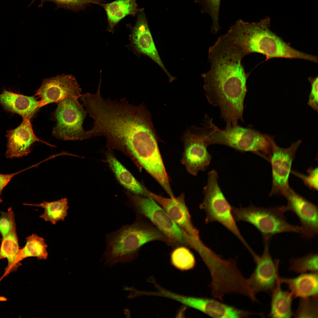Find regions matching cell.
Here are the masks:
<instances>
[{
    "instance_id": "obj_1",
    "label": "cell",
    "mask_w": 318,
    "mask_h": 318,
    "mask_svg": "<svg viewBox=\"0 0 318 318\" xmlns=\"http://www.w3.org/2000/svg\"><path fill=\"white\" fill-rule=\"evenodd\" d=\"M242 49L226 34L219 37L208 50L209 70L202 75L208 102L220 108L221 117L233 120L243 115L249 73L242 62Z\"/></svg>"
},
{
    "instance_id": "obj_2",
    "label": "cell",
    "mask_w": 318,
    "mask_h": 318,
    "mask_svg": "<svg viewBox=\"0 0 318 318\" xmlns=\"http://www.w3.org/2000/svg\"><path fill=\"white\" fill-rule=\"evenodd\" d=\"M270 19L249 23L239 19L230 28L226 34L243 50L245 55L254 52L272 58H295L317 62V56L295 49L269 29Z\"/></svg>"
},
{
    "instance_id": "obj_3",
    "label": "cell",
    "mask_w": 318,
    "mask_h": 318,
    "mask_svg": "<svg viewBox=\"0 0 318 318\" xmlns=\"http://www.w3.org/2000/svg\"><path fill=\"white\" fill-rule=\"evenodd\" d=\"M106 248L103 257L105 264L110 266L119 262H131L137 257L145 244L159 241L168 244L164 235L149 220L136 215L132 224L105 235Z\"/></svg>"
},
{
    "instance_id": "obj_4",
    "label": "cell",
    "mask_w": 318,
    "mask_h": 318,
    "mask_svg": "<svg viewBox=\"0 0 318 318\" xmlns=\"http://www.w3.org/2000/svg\"><path fill=\"white\" fill-rule=\"evenodd\" d=\"M206 126L209 130L206 133L209 143L226 145L241 152H251L261 155H271L272 148L266 134L254 130L237 125L221 130L213 123L212 119Z\"/></svg>"
},
{
    "instance_id": "obj_5",
    "label": "cell",
    "mask_w": 318,
    "mask_h": 318,
    "mask_svg": "<svg viewBox=\"0 0 318 318\" xmlns=\"http://www.w3.org/2000/svg\"><path fill=\"white\" fill-rule=\"evenodd\" d=\"M231 212L236 221H244L253 225L261 234L263 241L282 233H300V226L292 225L286 221L280 206L258 207L251 203L248 207L231 206Z\"/></svg>"
},
{
    "instance_id": "obj_6",
    "label": "cell",
    "mask_w": 318,
    "mask_h": 318,
    "mask_svg": "<svg viewBox=\"0 0 318 318\" xmlns=\"http://www.w3.org/2000/svg\"><path fill=\"white\" fill-rule=\"evenodd\" d=\"M126 205L136 215L149 220L166 237L168 245L174 247H189L191 237L184 233L174 222L166 211L150 197L136 195L129 196Z\"/></svg>"
},
{
    "instance_id": "obj_7",
    "label": "cell",
    "mask_w": 318,
    "mask_h": 318,
    "mask_svg": "<svg viewBox=\"0 0 318 318\" xmlns=\"http://www.w3.org/2000/svg\"><path fill=\"white\" fill-rule=\"evenodd\" d=\"M217 172L215 170L210 171L207 182L203 188L204 198L199 208L205 212L206 223L218 222L233 233L241 241L249 251L252 249L241 234L231 212V206L223 194L218 183Z\"/></svg>"
},
{
    "instance_id": "obj_8",
    "label": "cell",
    "mask_w": 318,
    "mask_h": 318,
    "mask_svg": "<svg viewBox=\"0 0 318 318\" xmlns=\"http://www.w3.org/2000/svg\"><path fill=\"white\" fill-rule=\"evenodd\" d=\"M78 99L68 96L57 102V107L51 118L56 122L52 131L56 138L72 140L87 139V131L83 127L87 112Z\"/></svg>"
},
{
    "instance_id": "obj_9",
    "label": "cell",
    "mask_w": 318,
    "mask_h": 318,
    "mask_svg": "<svg viewBox=\"0 0 318 318\" xmlns=\"http://www.w3.org/2000/svg\"><path fill=\"white\" fill-rule=\"evenodd\" d=\"M266 136L271 145V154L270 158L272 171V185L269 196L283 195L290 187L289 179L292 164L301 140L292 143L287 148L279 147L273 138Z\"/></svg>"
},
{
    "instance_id": "obj_10",
    "label": "cell",
    "mask_w": 318,
    "mask_h": 318,
    "mask_svg": "<svg viewBox=\"0 0 318 318\" xmlns=\"http://www.w3.org/2000/svg\"><path fill=\"white\" fill-rule=\"evenodd\" d=\"M282 196L286 199V206H280L284 213L291 211L298 217L301 224L300 233L304 239H311L318 233L317 206L295 192L290 187Z\"/></svg>"
},
{
    "instance_id": "obj_11",
    "label": "cell",
    "mask_w": 318,
    "mask_h": 318,
    "mask_svg": "<svg viewBox=\"0 0 318 318\" xmlns=\"http://www.w3.org/2000/svg\"><path fill=\"white\" fill-rule=\"evenodd\" d=\"M269 240L264 241V250L255 262L254 269L248 279L250 288L253 295L261 292L270 294L274 289L279 279V260L273 259L270 255Z\"/></svg>"
},
{
    "instance_id": "obj_12",
    "label": "cell",
    "mask_w": 318,
    "mask_h": 318,
    "mask_svg": "<svg viewBox=\"0 0 318 318\" xmlns=\"http://www.w3.org/2000/svg\"><path fill=\"white\" fill-rule=\"evenodd\" d=\"M184 150L181 163L190 174L196 175L199 171L208 168L212 156L207 150L210 145L206 133L198 134L190 131L183 137Z\"/></svg>"
},
{
    "instance_id": "obj_13",
    "label": "cell",
    "mask_w": 318,
    "mask_h": 318,
    "mask_svg": "<svg viewBox=\"0 0 318 318\" xmlns=\"http://www.w3.org/2000/svg\"><path fill=\"white\" fill-rule=\"evenodd\" d=\"M81 89L74 77L63 74L43 80L35 95L40 98V107L68 96L81 97Z\"/></svg>"
},
{
    "instance_id": "obj_14",
    "label": "cell",
    "mask_w": 318,
    "mask_h": 318,
    "mask_svg": "<svg viewBox=\"0 0 318 318\" xmlns=\"http://www.w3.org/2000/svg\"><path fill=\"white\" fill-rule=\"evenodd\" d=\"M143 9L138 13L136 23L132 28L131 45L138 53L146 55L155 62L164 71L170 80L174 77L166 69L159 54L150 32Z\"/></svg>"
},
{
    "instance_id": "obj_15",
    "label": "cell",
    "mask_w": 318,
    "mask_h": 318,
    "mask_svg": "<svg viewBox=\"0 0 318 318\" xmlns=\"http://www.w3.org/2000/svg\"><path fill=\"white\" fill-rule=\"evenodd\" d=\"M30 119L24 118L15 128L7 131V158H19L26 156L31 151V146L36 142H42L52 147L55 146L43 141L35 135Z\"/></svg>"
},
{
    "instance_id": "obj_16",
    "label": "cell",
    "mask_w": 318,
    "mask_h": 318,
    "mask_svg": "<svg viewBox=\"0 0 318 318\" xmlns=\"http://www.w3.org/2000/svg\"><path fill=\"white\" fill-rule=\"evenodd\" d=\"M149 196L166 211L177 225L186 234L200 239L199 231L193 225L186 205L183 193L177 197L166 198L149 191Z\"/></svg>"
},
{
    "instance_id": "obj_17",
    "label": "cell",
    "mask_w": 318,
    "mask_h": 318,
    "mask_svg": "<svg viewBox=\"0 0 318 318\" xmlns=\"http://www.w3.org/2000/svg\"><path fill=\"white\" fill-rule=\"evenodd\" d=\"M0 104L4 109L30 119L40 107L34 96H28L4 90L0 94Z\"/></svg>"
},
{
    "instance_id": "obj_18",
    "label": "cell",
    "mask_w": 318,
    "mask_h": 318,
    "mask_svg": "<svg viewBox=\"0 0 318 318\" xmlns=\"http://www.w3.org/2000/svg\"><path fill=\"white\" fill-rule=\"evenodd\" d=\"M281 283L288 286L294 298L318 296V272L301 273L292 278L279 277Z\"/></svg>"
},
{
    "instance_id": "obj_19",
    "label": "cell",
    "mask_w": 318,
    "mask_h": 318,
    "mask_svg": "<svg viewBox=\"0 0 318 318\" xmlns=\"http://www.w3.org/2000/svg\"><path fill=\"white\" fill-rule=\"evenodd\" d=\"M105 10L108 22L107 30L113 33L115 26L126 16H135L140 9L136 0H116L112 2L100 3Z\"/></svg>"
},
{
    "instance_id": "obj_20",
    "label": "cell",
    "mask_w": 318,
    "mask_h": 318,
    "mask_svg": "<svg viewBox=\"0 0 318 318\" xmlns=\"http://www.w3.org/2000/svg\"><path fill=\"white\" fill-rule=\"evenodd\" d=\"M281 284L279 278L271 293L270 311L268 317L291 318L294 315L292 308L294 297L291 292L282 290Z\"/></svg>"
},
{
    "instance_id": "obj_21",
    "label": "cell",
    "mask_w": 318,
    "mask_h": 318,
    "mask_svg": "<svg viewBox=\"0 0 318 318\" xmlns=\"http://www.w3.org/2000/svg\"><path fill=\"white\" fill-rule=\"evenodd\" d=\"M109 165L120 183L136 195L148 197V191L143 186L118 160L111 155L107 156Z\"/></svg>"
},
{
    "instance_id": "obj_22",
    "label": "cell",
    "mask_w": 318,
    "mask_h": 318,
    "mask_svg": "<svg viewBox=\"0 0 318 318\" xmlns=\"http://www.w3.org/2000/svg\"><path fill=\"white\" fill-rule=\"evenodd\" d=\"M20 249L16 228L6 236L2 238L0 247V259H6L8 261L4 276L19 266L20 263L18 262L17 258Z\"/></svg>"
},
{
    "instance_id": "obj_23",
    "label": "cell",
    "mask_w": 318,
    "mask_h": 318,
    "mask_svg": "<svg viewBox=\"0 0 318 318\" xmlns=\"http://www.w3.org/2000/svg\"><path fill=\"white\" fill-rule=\"evenodd\" d=\"M68 200L63 198L51 202L44 201L38 204L24 203V205L39 207L44 208V212L40 217L46 221L55 224L59 221H63L67 215L69 208Z\"/></svg>"
},
{
    "instance_id": "obj_24",
    "label": "cell",
    "mask_w": 318,
    "mask_h": 318,
    "mask_svg": "<svg viewBox=\"0 0 318 318\" xmlns=\"http://www.w3.org/2000/svg\"><path fill=\"white\" fill-rule=\"evenodd\" d=\"M47 245L45 240L35 234H33L26 238L24 246L20 249L17 258L18 262L29 257H35L40 259L47 258Z\"/></svg>"
},
{
    "instance_id": "obj_25",
    "label": "cell",
    "mask_w": 318,
    "mask_h": 318,
    "mask_svg": "<svg viewBox=\"0 0 318 318\" xmlns=\"http://www.w3.org/2000/svg\"><path fill=\"white\" fill-rule=\"evenodd\" d=\"M170 261L175 268L183 271L193 269L196 264L194 255L188 247L184 246L174 247L170 254Z\"/></svg>"
},
{
    "instance_id": "obj_26",
    "label": "cell",
    "mask_w": 318,
    "mask_h": 318,
    "mask_svg": "<svg viewBox=\"0 0 318 318\" xmlns=\"http://www.w3.org/2000/svg\"><path fill=\"white\" fill-rule=\"evenodd\" d=\"M318 254L314 253L298 258H292L289 261L290 266L289 270L301 274L309 271L318 272Z\"/></svg>"
},
{
    "instance_id": "obj_27",
    "label": "cell",
    "mask_w": 318,
    "mask_h": 318,
    "mask_svg": "<svg viewBox=\"0 0 318 318\" xmlns=\"http://www.w3.org/2000/svg\"><path fill=\"white\" fill-rule=\"evenodd\" d=\"M295 318L318 317V296L300 298Z\"/></svg>"
},
{
    "instance_id": "obj_28",
    "label": "cell",
    "mask_w": 318,
    "mask_h": 318,
    "mask_svg": "<svg viewBox=\"0 0 318 318\" xmlns=\"http://www.w3.org/2000/svg\"><path fill=\"white\" fill-rule=\"evenodd\" d=\"M221 0H195L201 6V12L207 13L211 17L212 24L211 32L216 34L219 30L218 22L219 15Z\"/></svg>"
},
{
    "instance_id": "obj_29",
    "label": "cell",
    "mask_w": 318,
    "mask_h": 318,
    "mask_svg": "<svg viewBox=\"0 0 318 318\" xmlns=\"http://www.w3.org/2000/svg\"><path fill=\"white\" fill-rule=\"evenodd\" d=\"M48 1L55 3L57 8H62L78 12L84 10L87 6L92 4L99 5L104 1L101 0H40L39 7H41L44 3Z\"/></svg>"
},
{
    "instance_id": "obj_30",
    "label": "cell",
    "mask_w": 318,
    "mask_h": 318,
    "mask_svg": "<svg viewBox=\"0 0 318 318\" xmlns=\"http://www.w3.org/2000/svg\"><path fill=\"white\" fill-rule=\"evenodd\" d=\"M16 228L15 214L10 207L6 212H1L0 216V233L2 238L6 236Z\"/></svg>"
},
{
    "instance_id": "obj_31",
    "label": "cell",
    "mask_w": 318,
    "mask_h": 318,
    "mask_svg": "<svg viewBox=\"0 0 318 318\" xmlns=\"http://www.w3.org/2000/svg\"><path fill=\"white\" fill-rule=\"evenodd\" d=\"M291 173L302 180L304 183L309 188L318 190V168H310L307 170L308 175H305L294 170Z\"/></svg>"
},
{
    "instance_id": "obj_32",
    "label": "cell",
    "mask_w": 318,
    "mask_h": 318,
    "mask_svg": "<svg viewBox=\"0 0 318 318\" xmlns=\"http://www.w3.org/2000/svg\"><path fill=\"white\" fill-rule=\"evenodd\" d=\"M309 80L311 85V89L308 102V105L317 112L318 103V89L317 77L314 78H309Z\"/></svg>"
},
{
    "instance_id": "obj_33",
    "label": "cell",
    "mask_w": 318,
    "mask_h": 318,
    "mask_svg": "<svg viewBox=\"0 0 318 318\" xmlns=\"http://www.w3.org/2000/svg\"><path fill=\"white\" fill-rule=\"evenodd\" d=\"M29 168L15 173L10 174H5L0 173V203L2 202V200L1 198V196L2 195L3 189L12 178L15 175Z\"/></svg>"
},
{
    "instance_id": "obj_34",
    "label": "cell",
    "mask_w": 318,
    "mask_h": 318,
    "mask_svg": "<svg viewBox=\"0 0 318 318\" xmlns=\"http://www.w3.org/2000/svg\"><path fill=\"white\" fill-rule=\"evenodd\" d=\"M186 309V308L185 307H184L183 308L181 309L180 310H179V311L178 313V314L177 315V316L183 315V314L182 313H184V311H185Z\"/></svg>"
}]
</instances>
